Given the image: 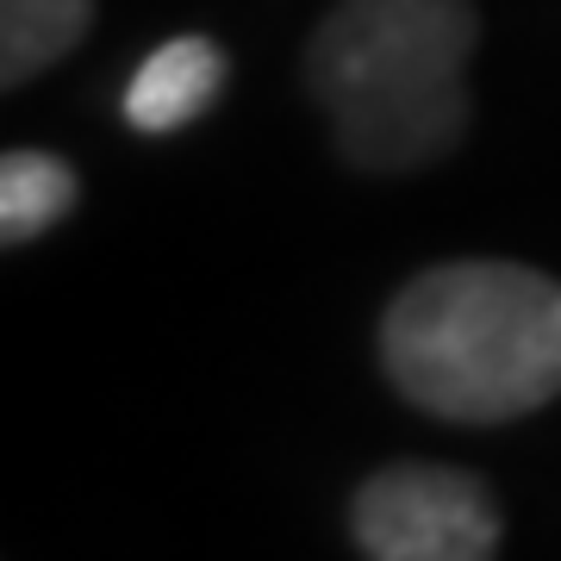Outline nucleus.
Returning a JSON list of instances; mask_svg holds the SVG:
<instances>
[{
    "label": "nucleus",
    "instance_id": "obj_1",
    "mask_svg": "<svg viewBox=\"0 0 561 561\" xmlns=\"http://www.w3.org/2000/svg\"><path fill=\"white\" fill-rule=\"evenodd\" d=\"M381 368L431 419H530L561 400V280L505 256L437 262L387 300Z\"/></svg>",
    "mask_w": 561,
    "mask_h": 561
},
{
    "label": "nucleus",
    "instance_id": "obj_2",
    "mask_svg": "<svg viewBox=\"0 0 561 561\" xmlns=\"http://www.w3.org/2000/svg\"><path fill=\"white\" fill-rule=\"evenodd\" d=\"M481 44L474 0H337L306 38V88L343 162L405 175L468 138V62Z\"/></svg>",
    "mask_w": 561,
    "mask_h": 561
},
{
    "label": "nucleus",
    "instance_id": "obj_3",
    "mask_svg": "<svg viewBox=\"0 0 561 561\" xmlns=\"http://www.w3.org/2000/svg\"><path fill=\"white\" fill-rule=\"evenodd\" d=\"M362 561H493L505 512L493 486L443 461H387L350 500Z\"/></svg>",
    "mask_w": 561,
    "mask_h": 561
},
{
    "label": "nucleus",
    "instance_id": "obj_4",
    "mask_svg": "<svg viewBox=\"0 0 561 561\" xmlns=\"http://www.w3.org/2000/svg\"><path fill=\"white\" fill-rule=\"evenodd\" d=\"M225 81H231L225 50L213 38H201V32H187V38L157 44L131 69V81H125V94H119V113L138 138H175V131H187L194 119L213 113Z\"/></svg>",
    "mask_w": 561,
    "mask_h": 561
},
{
    "label": "nucleus",
    "instance_id": "obj_5",
    "mask_svg": "<svg viewBox=\"0 0 561 561\" xmlns=\"http://www.w3.org/2000/svg\"><path fill=\"white\" fill-rule=\"evenodd\" d=\"M94 0H0V88H25L88 38Z\"/></svg>",
    "mask_w": 561,
    "mask_h": 561
},
{
    "label": "nucleus",
    "instance_id": "obj_6",
    "mask_svg": "<svg viewBox=\"0 0 561 561\" xmlns=\"http://www.w3.org/2000/svg\"><path fill=\"white\" fill-rule=\"evenodd\" d=\"M81 181L76 169L50 150H7L0 157V243L20 250V243L44 238L50 225H62L76 213Z\"/></svg>",
    "mask_w": 561,
    "mask_h": 561
}]
</instances>
